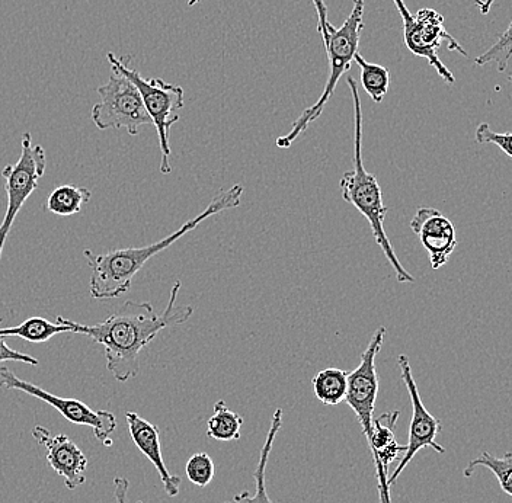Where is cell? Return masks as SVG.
Listing matches in <instances>:
<instances>
[{
  "label": "cell",
  "instance_id": "3957f363",
  "mask_svg": "<svg viewBox=\"0 0 512 503\" xmlns=\"http://www.w3.org/2000/svg\"><path fill=\"white\" fill-rule=\"evenodd\" d=\"M348 86L351 89L352 102H354V169L345 172L341 178L342 198L348 204L354 205L370 224L374 240L382 249L389 264L396 274L400 284H414L415 278L411 272L406 271L400 264L395 249L390 243L389 236L384 230V219L389 208L384 205L383 191L377 181L376 175L367 171L363 160V111H361L360 94H358L357 80L348 76Z\"/></svg>",
  "mask_w": 512,
  "mask_h": 503
},
{
  "label": "cell",
  "instance_id": "d4e9b609",
  "mask_svg": "<svg viewBox=\"0 0 512 503\" xmlns=\"http://www.w3.org/2000/svg\"><path fill=\"white\" fill-rule=\"evenodd\" d=\"M476 142L479 144H495L507 155V158H512L511 133H496L489 127V124L480 123L476 128Z\"/></svg>",
  "mask_w": 512,
  "mask_h": 503
},
{
  "label": "cell",
  "instance_id": "ba28073f",
  "mask_svg": "<svg viewBox=\"0 0 512 503\" xmlns=\"http://www.w3.org/2000/svg\"><path fill=\"white\" fill-rule=\"evenodd\" d=\"M396 8H398L403 22V37L405 44L415 56L424 57L435 67L438 75L446 80L447 83L453 85L456 82L453 73L444 66L443 62L438 59V48L444 41H448V50L459 51L462 56H467L466 50L450 34L444 27V18L434 9H421L415 16L406 8L403 0H393Z\"/></svg>",
  "mask_w": 512,
  "mask_h": 503
},
{
  "label": "cell",
  "instance_id": "8fae6325",
  "mask_svg": "<svg viewBox=\"0 0 512 503\" xmlns=\"http://www.w3.org/2000/svg\"><path fill=\"white\" fill-rule=\"evenodd\" d=\"M398 365L403 383H405L406 390H408L409 397H411L412 419L405 453L400 458L399 466L396 467L395 472L392 473V476L387 477V485L390 488L395 485L400 474L414 460L419 451L424 450V448H431V450L437 451L438 454L446 453V448L437 442L438 434L443 431V425H441L440 419L431 415L422 403L421 394H419L418 386H416L414 376H412L409 358L403 354L399 355Z\"/></svg>",
  "mask_w": 512,
  "mask_h": 503
},
{
  "label": "cell",
  "instance_id": "4316f807",
  "mask_svg": "<svg viewBox=\"0 0 512 503\" xmlns=\"http://www.w3.org/2000/svg\"><path fill=\"white\" fill-rule=\"evenodd\" d=\"M374 464H376V476L377 482H379L380 503H392V498H390V486L387 485V470L384 469L379 461H374Z\"/></svg>",
  "mask_w": 512,
  "mask_h": 503
},
{
  "label": "cell",
  "instance_id": "44dd1931",
  "mask_svg": "<svg viewBox=\"0 0 512 503\" xmlns=\"http://www.w3.org/2000/svg\"><path fill=\"white\" fill-rule=\"evenodd\" d=\"M478 467H486V469L494 472L496 480H498L501 489L505 495H512V456L511 453L505 454L504 457H495L489 453H482V456L470 461L469 466L464 467V477L470 479Z\"/></svg>",
  "mask_w": 512,
  "mask_h": 503
},
{
  "label": "cell",
  "instance_id": "484cf974",
  "mask_svg": "<svg viewBox=\"0 0 512 503\" xmlns=\"http://www.w3.org/2000/svg\"><path fill=\"white\" fill-rule=\"evenodd\" d=\"M5 361L24 362V364L28 365L40 364V361H38L37 358L24 354V352L15 351L11 346L6 345L5 338L0 336V362Z\"/></svg>",
  "mask_w": 512,
  "mask_h": 503
},
{
  "label": "cell",
  "instance_id": "83f0119b",
  "mask_svg": "<svg viewBox=\"0 0 512 503\" xmlns=\"http://www.w3.org/2000/svg\"><path fill=\"white\" fill-rule=\"evenodd\" d=\"M313 5L316 8V14H318L319 21V32L322 34L323 41L328 43V30H329V21H328V8H326L325 2L323 0H312Z\"/></svg>",
  "mask_w": 512,
  "mask_h": 503
},
{
  "label": "cell",
  "instance_id": "d6a6232c",
  "mask_svg": "<svg viewBox=\"0 0 512 503\" xmlns=\"http://www.w3.org/2000/svg\"><path fill=\"white\" fill-rule=\"evenodd\" d=\"M226 503H232V502H226Z\"/></svg>",
  "mask_w": 512,
  "mask_h": 503
},
{
  "label": "cell",
  "instance_id": "e0dca14e",
  "mask_svg": "<svg viewBox=\"0 0 512 503\" xmlns=\"http://www.w3.org/2000/svg\"><path fill=\"white\" fill-rule=\"evenodd\" d=\"M60 333H70V329L56 322H48L43 317H31V319L22 322L21 325L12 326V328H0L2 338L15 336V338L32 342V344H43V342L50 341L53 336L60 335Z\"/></svg>",
  "mask_w": 512,
  "mask_h": 503
},
{
  "label": "cell",
  "instance_id": "8992f818",
  "mask_svg": "<svg viewBox=\"0 0 512 503\" xmlns=\"http://www.w3.org/2000/svg\"><path fill=\"white\" fill-rule=\"evenodd\" d=\"M98 95L92 121L99 130L126 128L130 136H137L143 127L152 124L136 86L118 70L111 69V78L99 86Z\"/></svg>",
  "mask_w": 512,
  "mask_h": 503
},
{
  "label": "cell",
  "instance_id": "ffe728a7",
  "mask_svg": "<svg viewBox=\"0 0 512 503\" xmlns=\"http://www.w3.org/2000/svg\"><path fill=\"white\" fill-rule=\"evenodd\" d=\"M354 60L360 66L361 85L364 91L376 104H382L384 96L389 92V70L380 64L368 63L360 53L355 54Z\"/></svg>",
  "mask_w": 512,
  "mask_h": 503
},
{
  "label": "cell",
  "instance_id": "1f68e13d",
  "mask_svg": "<svg viewBox=\"0 0 512 503\" xmlns=\"http://www.w3.org/2000/svg\"><path fill=\"white\" fill-rule=\"evenodd\" d=\"M137 503H143V502H142V501H140V502H137Z\"/></svg>",
  "mask_w": 512,
  "mask_h": 503
},
{
  "label": "cell",
  "instance_id": "5bb4252c",
  "mask_svg": "<svg viewBox=\"0 0 512 503\" xmlns=\"http://www.w3.org/2000/svg\"><path fill=\"white\" fill-rule=\"evenodd\" d=\"M126 421L131 440L139 448L140 453L158 470L166 495L175 498V496L179 495V490H181V479L171 474L168 467H166L162 456V448H160L158 428L134 412L126 413Z\"/></svg>",
  "mask_w": 512,
  "mask_h": 503
},
{
  "label": "cell",
  "instance_id": "f546056e",
  "mask_svg": "<svg viewBox=\"0 0 512 503\" xmlns=\"http://www.w3.org/2000/svg\"><path fill=\"white\" fill-rule=\"evenodd\" d=\"M495 0H476L475 5L479 6L480 14L486 15L491 11L492 5H494Z\"/></svg>",
  "mask_w": 512,
  "mask_h": 503
},
{
  "label": "cell",
  "instance_id": "6da1fadb",
  "mask_svg": "<svg viewBox=\"0 0 512 503\" xmlns=\"http://www.w3.org/2000/svg\"><path fill=\"white\" fill-rule=\"evenodd\" d=\"M181 283L172 287L168 306L163 313L156 312L150 303L126 301L117 312L96 325H82L66 317H57L59 325L67 326L70 333L89 336L102 345L107 358L108 371L120 383H126L140 371V354L156 336L171 326L182 325L194 313L191 306H176Z\"/></svg>",
  "mask_w": 512,
  "mask_h": 503
},
{
  "label": "cell",
  "instance_id": "7402d4cb",
  "mask_svg": "<svg viewBox=\"0 0 512 503\" xmlns=\"http://www.w3.org/2000/svg\"><path fill=\"white\" fill-rule=\"evenodd\" d=\"M400 412L384 413V415L373 421V435H371L370 448L373 457L376 456L379 451L384 448L390 447V445L396 444L395 432H393V426L398 421Z\"/></svg>",
  "mask_w": 512,
  "mask_h": 503
},
{
  "label": "cell",
  "instance_id": "4fadbf2b",
  "mask_svg": "<svg viewBox=\"0 0 512 503\" xmlns=\"http://www.w3.org/2000/svg\"><path fill=\"white\" fill-rule=\"evenodd\" d=\"M32 437L38 445L46 448L48 466L63 477L67 489L75 490L85 485L89 461L75 442L67 435L51 434L41 425L34 426Z\"/></svg>",
  "mask_w": 512,
  "mask_h": 503
},
{
  "label": "cell",
  "instance_id": "cb8c5ba5",
  "mask_svg": "<svg viewBox=\"0 0 512 503\" xmlns=\"http://www.w3.org/2000/svg\"><path fill=\"white\" fill-rule=\"evenodd\" d=\"M511 46V25H508L507 30L499 37V40L496 41L494 46L489 48L482 56H479L478 59L475 60V63L478 64V66H486V64L495 63L496 66H498L499 72H505L511 59Z\"/></svg>",
  "mask_w": 512,
  "mask_h": 503
},
{
  "label": "cell",
  "instance_id": "9a60e30c",
  "mask_svg": "<svg viewBox=\"0 0 512 503\" xmlns=\"http://www.w3.org/2000/svg\"><path fill=\"white\" fill-rule=\"evenodd\" d=\"M281 426H283V409H277L275 410L274 416H272L270 431H268L267 438H265L264 447H262L261 454H259V463L255 469V495L251 496L249 492L239 493V495L233 498V503H274L271 501L270 496H268L265 473H267L272 445H274L275 438H277Z\"/></svg>",
  "mask_w": 512,
  "mask_h": 503
},
{
  "label": "cell",
  "instance_id": "52a82bcc",
  "mask_svg": "<svg viewBox=\"0 0 512 503\" xmlns=\"http://www.w3.org/2000/svg\"><path fill=\"white\" fill-rule=\"evenodd\" d=\"M46 169V149L40 144H32L31 134L24 133L18 162L15 165L5 166L2 171L6 195H8V207H6L5 217L0 223V258H2L3 248H5L6 239L14 226L16 216L24 207L25 201L31 197L32 192L38 188Z\"/></svg>",
  "mask_w": 512,
  "mask_h": 503
},
{
  "label": "cell",
  "instance_id": "f1b7e54d",
  "mask_svg": "<svg viewBox=\"0 0 512 503\" xmlns=\"http://www.w3.org/2000/svg\"><path fill=\"white\" fill-rule=\"evenodd\" d=\"M114 486L117 503H127L128 486H130L128 480L124 479V477H115Z\"/></svg>",
  "mask_w": 512,
  "mask_h": 503
},
{
  "label": "cell",
  "instance_id": "603a6c76",
  "mask_svg": "<svg viewBox=\"0 0 512 503\" xmlns=\"http://www.w3.org/2000/svg\"><path fill=\"white\" fill-rule=\"evenodd\" d=\"M185 472H187L188 480L191 483L200 488H206L213 482L216 466H214L213 458L207 453H197L188 460Z\"/></svg>",
  "mask_w": 512,
  "mask_h": 503
},
{
  "label": "cell",
  "instance_id": "2e32d148",
  "mask_svg": "<svg viewBox=\"0 0 512 503\" xmlns=\"http://www.w3.org/2000/svg\"><path fill=\"white\" fill-rule=\"evenodd\" d=\"M313 393L326 406H338L345 402L348 387V371L341 368H325L312 380Z\"/></svg>",
  "mask_w": 512,
  "mask_h": 503
},
{
  "label": "cell",
  "instance_id": "7a4b0ae2",
  "mask_svg": "<svg viewBox=\"0 0 512 503\" xmlns=\"http://www.w3.org/2000/svg\"><path fill=\"white\" fill-rule=\"evenodd\" d=\"M242 195V185H233L232 188L226 189V191H220L207 205L203 213L187 221L172 235L163 237L152 245L142 246V248L118 249V251L101 253V255L92 252L91 249H85L83 256H85L92 271L91 280H89L91 296L96 300H108L117 299V297L126 294L133 285L134 277L142 271L144 265L153 256L171 248L176 240L197 229L208 217L239 207L242 203Z\"/></svg>",
  "mask_w": 512,
  "mask_h": 503
},
{
  "label": "cell",
  "instance_id": "d6986e66",
  "mask_svg": "<svg viewBox=\"0 0 512 503\" xmlns=\"http://www.w3.org/2000/svg\"><path fill=\"white\" fill-rule=\"evenodd\" d=\"M242 425V416L227 408L224 400H219L207 422V437L216 441H238Z\"/></svg>",
  "mask_w": 512,
  "mask_h": 503
},
{
  "label": "cell",
  "instance_id": "ac0fdd59",
  "mask_svg": "<svg viewBox=\"0 0 512 503\" xmlns=\"http://www.w3.org/2000/svg\"><path fill=\"white\" fill-rule=\"evenodd\" d=\"M92 191L75 185H62L54 189L47 198L46 210L60 217H70L79 214L83 205L91 200Z\"/></svg>",
  "mask_w": 512,
  "mask_h": 503
},
{
  "label": "cell",
  "instance_id": "9c48e42d",
  "mask_svg": "<svg viewBox=\"0 0 512 503\" xmlns=\"http://www.w3.org/2000/svg\"><path fill=\"white\" fill-rule=\"evenodd\" d=\"M0 389L15 390V392L30 394L35 399L43 400L47 405L53 406L63 418L72 424L89 426L94 429L96 440L101 441L102 444L107 447L112 445L110 437L117 428V419L108 410H94L78 399L56 396V394L35 386L30 381L22 380L16 376L14 371L6 367H0Z\"/></svg>",
  "mask_w": 512,
  "mask_h": 503
},
{
  "label": "cell",
  "instance_id": "5b68a950",
  "mask_svg": "<svg viewBox=\"0 0 512 503\" xmlns=\"http://www.w3.org/2000/svg\"><path fill=\"white\" fill-rule=\"evenodd\" d=\"M108 62L111 69L123 73L130 82L136 86L147 115L156 127L159 137L160 172L168 175L172 172L171 146H169V130L179 121V111L184 108V89L181 86L171 85L163 82L162 79H144L139 72L127 66L128 59H117L112 53H108Z\"/></svg>",
  "mask_w": 512,
  "mask_h": 503
},
{
  "label": "cell",
  "instance_id": "7c38bea8",
  "mask_svg": "<svg viewBox=\"0 0 512 503\" xmlns=\"http://www.w3.org/2000/svg\"><path fill=\"white\" fill-rule=\"evenodd\" d=\"M412 232L428 253L432 269L443 268L457 248L456 227L437 208L418 207L411 221Z\"/></svg>",
  "mask_w": 512,
  "mask_h": 503
},
{
  "label": "cell",
  "instance_id": "4dcf8cb0",
  "mask_svg": "<svg viewBox=\"0 0 512 503\" xmlns=\"http://www.w3.org/2000/svg\"><path fill=\"white\" fill-rule=\"evenodd\" d=\"M200 2V0H190V2H188V6H194L195 3H198Z\"/></svg>",
  "mask_w": 512,
  "mask_h": 503
},
{
  "label": "cell",
  "instance_id": "30bf717a",
  "mask_svg": "<svg viewBox=\"0 0 512 503\" xmlns=\"http://www.w3.org/2000/svg\"><path fill=\"white\" fill-rule=\"evenodd\" d=\"M387 329L380 326L371 336L366 351L361 355V362L352 373H348V387L345 402L354 410L358 424L366 435L368 444L373 435V415L379 396V374H377L376 358L382 349Z\"/></svg>",
  "mask_w": 512,
  "mask_h": 503
},
{
  "label": "cell",
  "instance_id": "277c9868",
  "mask_svg": "<svg viewBox=\"0 0 512 503\" xmlns=\"http://www.w3.org/2000/svg\"><path fill=\"white\" fill-rule=\"evenodd\" d=\"M364 8H366V0H354V8L344 25L338 30L334 25H329L328 43L325 48L328 51L329 63H331V76H329L325 89L315 105L302 112V115L294 121L290 133L278 137L277 146L280 149L291 147V144L306 133L310 124L318 120L322 115L323 108L334 95L339 79L348 69H351V62L354 60L355 54L358 53L360 35L364 28Z\"/></svg>",
  "mask_w": 512,
  "mask_h": 503
}]
</instances>
